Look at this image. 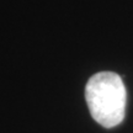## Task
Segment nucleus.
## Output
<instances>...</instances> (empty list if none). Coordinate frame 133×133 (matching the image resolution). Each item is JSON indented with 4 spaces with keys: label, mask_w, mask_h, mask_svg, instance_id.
<instances>
[{
    "label": "nucleus",
    "mask_w": 133,
    "mask_h": 133,
    "mask_svg": "<svg viewBox=\"0 0 133 133\" xmlns=\"http://www.w3.org/2000/svg\"><path fill=\"white\" fill-rule=\"evenodd\" d=\"M85 100L90 115L105 128H112L124 118L127 92L122 78L114 71H100L88 80Z\"/></svg>",
    "instance_id": "1"
}]
</instances>
